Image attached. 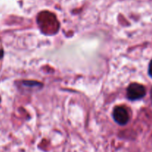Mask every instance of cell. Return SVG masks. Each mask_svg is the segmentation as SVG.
<instances>
[{"label": "cell", "instance_id": "obj_1", "mask_svg": "<svg viewBox=\"0 0 152 152\" xmlns=\"http://www.w3.org/2000/svg\"><path fill=\"white\" fill-rule=\"evenodd\" d=\"M145 88L142 85L137 83H133L129 86L127 89V97L132 101L140 99L145 95Z\"/></svg>", "mask_w": 152, "mask_h": 152}, {"label": "cell", "instance_id": "obj_2", "mask_svg": "<svg viewBox=\"0 0 152 152\" xmlns=\"http://www.w3.org/2000/svg\"><path fill=\"white\" fill-rule=\"evenodd\" d=\"M113 118L117 124L125 125L129 122V115L127 110L124 107L117 106L113 111Z\"/></svg>", "mask_w": 152, "mask_h": 152}, {"label": "cell", "instance_id": "obj_3", "mask_svg": "<svg viewBox=\"0 0 152 152\" xmlns=\"http://www.w3.org/2000/svg\"><path fill=\"white\" fill-rule=\"evenodd\" d=\"M148 73H149L150 76L152 77V60L149 63V66H148Z\"/></svg>", "mask_w": 152, "mask_h": 152}, {"label": "cell", "instance_id": "obj_4", "mask_svg": "<svg viewBox=\"0 0 152 152\" xmlns=\"http://www.w3.org/2000/svg\"><path fill=\"white\" fill-rule=\"evenodd\" d=\"M151 100H152V89H151Z\"/></svg>", "mask_w": 152, "mask_h": 152}]
</instances>
